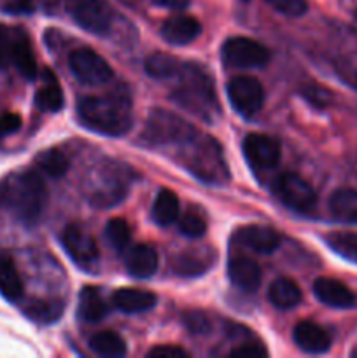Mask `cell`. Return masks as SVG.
Instances as JSON below:
<instances>
[{
	"mask_svg": "<svg viewBox=\"0 0 357 358\" xmlns=\"http://www.w3.org/2000/svg\"><path fill=\"white\" fill-rule=\"evenodd\" d=\"M46 203L48 187L37 171H16L0 182V206L24 226H34L41 219Z\"/></svg>",
	"mask_w": 357,
	"mask_h": 358,
	"instance_id": "cell-1",
	"label": "cell"
},
{
	"mask_svg": "<svg viewBox=\"0 0 357 358\" xmlns=\"http://www.w3.org/2000/svg\"><path fill=\"white\" fill-rule=\"evenodd\" d=\"M77 114L80 124L105 136H122L133 126L132 98L122 90L83 98L77 103Z\"/></svg>",
	"mask_w": 357,
	"mask_h": 358,
	"instance_id": "cell-2",
	"label": "cell"
},
{
	"mask_svg": "<svg viewBox=\"0 0 357 358\" xmlns=\"http://www.w3.org/2000/svg\"><path fill=\"white\" fill-rule=\"evenodd\" d=\"M172 147L177 149L178 163L200 180L206 184H224L230 178V170L219 143L195 126Z\"/></svg>",
	"mask_w": 357,
	"mask_h": 358,
	"instance_id": "cell-3",
	"label": "cell"
},
{
	"mask_svg": "<svg viewBox=\"0 0 357 358\" xmlns=\"http://www.w3.org/2000/svg\"><path fill=\"white\" fill-rule=\"evenodd\" d=\"M178 86L172 93V100L203 121H214L217 108L216 90L212 79L198 65L186 63L177 73Z\"/></svg>",
	"mask_w": 357,
	"mask_h": 358,
	"instance_id": "cell-4",
	"label": "cell"
},
{
	"mask_svg": "<svg viewBox=\"0 0 357 358\" xmlns=\"http://www.w3.org/2000/svg\"><path fill=\"white\" fill-rule=\"evenodd\" d=\"M224 63L234 69H261L268 65L272 52L261 42L248 37H231L220 48Z\"/></svg>",
	"mask_w": 357,
	"mask_h": 358,
	"instance_id": "cell-5",
	"label": "cell"
},
{
	"mask_svg": "<svg viewBox=\"0 0 357 358\" xmlns=\"http://www.w3.org/2000/svg\"><path fill=\"white\" fill-rule=\"evenodd\" d=\"M66 13L83 30L107 35L112 27V9L107 0H65Z\"/></svg>",
	"mask_w": 357,
	"mask_h": 358,
	"instance_id": "cell-6",
	"label": "cell"
},
{
	"mask_svg": "<svg viewBox=\"0 0 357 358\" xmlns=\"http://www.w3.org/2000/svg\"><path fill=\"white\" fill-rule=\"evenodd\" d=\"M192 124L178 117L177 114L163 108H156L150 112L149 119L144 128L142 138L146 140L147 145L161 147V145H174Z\"/></svg>",
	"mask_w": 357,
	"mask_h": 358,
	"instance_id": "cell-7",
	"label": "cell"
},
{
	"mask_svg": "<svg viewBox=\"0 0 357 358\" xmlns=\"http://www.w3.org/2000/svg\"><path fill=\"white\" fill-rule=\"evenodd\" d=\"M227 100L244 117H254L265 103L261 83L252 76H237L227 83Z\"/></svg>",
	"mask_w": 357,
	"mask_h": 358,
	"instance_id": "cell-8",
	"label": "cell"
},
{
	"mask_svg": "<svg viewBox=\"0 0 357 358\" xmlns=\"http://www.w3.org/2000/svg\"><path fill=\"white\" fill-rule=\"evenodd\" d=\"M69 66L77 80L88 86H100L114 77V70L104 56L93 49H77L69 56Z\"/></svg>",
	"mask_w": 357,
	"mask_h": 358,
	"instance_id": "cell-9",
	"label": "cell"
},
{
	"mask_svg": "<svg viewBox=\"0 0 357 358\" xmlns=\"http://www.w3.org/2000/svg\"><path fill=\"white\" fill-rule=\"evenodd\" d=\"M275 192L282 203H286L294 212L308 213L317 205V194L314 187L294 171H286L276 178Z\"/></svg>",
	"mask_w": 357,
	"mask_h": 358,
	"instance_id": "cell-10",
	"label": "cell"
},
{
	"mask_svg": "<svg viewBox=\"0 0 357 358\" xmlns=\"http://www.w3.org/2000/svg\"><path fill=\"white\" fill-rule=\"evenodd\" d=\"M63 245L74 262L83 268H93L98 262L100 252L94 238L79 224H69L63 231Z\"/></svg>",
	"mask_w": 357,
	"mask_h": 358,
	"instance_id": "cell-11",
	"label": "cell"
},
{
	"mask_svg": "<svg viewBox=\"0 0 357 358\" xmlns=\"http://www.w3.org/2000/svg\"><path fill=\"white\" fill-rule=\"evenodd\" d=\"M244 154L252 166L259 170H273L279 166L282 149L280 143L273 136L261 135V133H251L244 140Z\"/></svg>",
	"mask_w": 357,
	"mask_h": 358,
	"instance_id": "cell-12",
	"label": "cell"
},
{
	"mask_svg": "<svg viewBox=\"0 0 357 358\" xmlns=\"http://www.w3.org/2000/svg\"><path fill=\"white\" fill-rule=\"evenodd\" d=\"M234 238H237L238 243L261 255L273 254L282 241L279 231L268 226H245L237 231Z\"/></svg>",
	"mask_w": 357,
	"mask_h": 358,
	"instance_id": "cell-13",
	"label": "cell"
},
{
	"mask_svg": "<svg viewBox=\"0 0 357 358\" xmlns=\"http://www.w3.org/2000/svg\"><path fill=\"white\" fill-rule=\"evenodd\" d=\"M202 34V24L196 17L188 16V14H177L161 24V37L172 45H186L191 44L192 41Z\"/></svg>",
	"mask_w": 357,
	"mask_h": 358,
	"instance_id": "cell-14",
	"label": "cell"
},
{
	"mask_svg": "<svg viewBox=\"0 0 357 358\" xmlns=\"http://www.w3.org/2000/svg\"><path fill=\"white\" fill-rule=\"evenodd\" d=\"M227 276L231 283L244 292H255L261 285V268L247 255H234L230 259Z\"/></svg>",
	"mask_w": 357,
	"mask_h": 358,
	"instance_id": "cell-15",
	"label": "cell"
},
{
	"mask_svg": "<svg viewBox=\"0 0 357 358\" xmlns=\"http://www.w3.org/2000/svg\"><path fill=\"white\" fill-rule=\"evenodd\" d=\"M314 294L322 304L336 310H349L356 304V296L345 283L335 278H317L314 283Z\"/></svg>",
	"mask_w": 357,
	"mask_h": 358,
	"instance_id": "cell-16",
	"label": "cell"
},
{
	"mask_svg": "<svg viewBox=\"0 0 357 358\" xmlns=\"http://www.w3.org/2000/svg\"><path fill=\"white\" fill-rule=\"evenodd\" d=\"M156 294L146 289H135V287H125L118 289L112 294V304L115 310L128 315L146 313L156 306Z\"/></svg>",
	"mask_w": 357,
	"mask_h": 358,
	"instance_id": "cell-17",
	"label": "cell"
},
{
	"mask_svg": "<svg viewBox=\"0 0 357 358\" xmlns=\"http://www.w3.org/2000/svg\"><path fill=\"white\" fill-rule=\"evenodd\" d=\"M293 339L300 350L310 355H322L331 348V338L321 325L314 322H300L293 331Z\"/></svg>",
	"mask_w": 357,
	"mask_h": 358,
	"instance_id": "cell-18",
	"label": "cell"
},
{
	"mask_svg": "<svg viewBox=\"0 0 357 358\" xmlns=\"http://www.w3.org/2000/svg\"><path fill=\"white\" fill-rule=\"evenodd\" d=\"M158 262H160V259H158L156 250L150 245L140 243L128 250L125 259V268L133 278L146 280L158 271Z\"/></svg>",
	"mask_w": 357,
	"mask_h": 358,
	"instance_id": "cell-19",
	"label": "cell"
},
{
	"mask_svg": "<svg viewBox=\"0 0 357 358\" xmlns=\"http://www.w3.org/2000/svg\"><path fill=\"white\" fill-rule=\"evenodd\" d=\"M13 65L16 66L18 72L28 80H34L38 76L37 58H35L34 48L24 31L14 28V44H13Z\"/></svg>",
	"mask_w": 357,
	"mask_h": 358,
	"instance_id": "cell-20",
	"label": "cell"
},
{
	"mask_svg": "<svg viewBox=\"0 0 357 358\" xmlns=\"http://www.w3.org/2000/svg\"><path fill=\"white\" fill-rule=\"evenodd\" d=\"M0 294L10 303H20L24 296V285L13 257L0 250Z\"/></svg>",
	"mask_w": 357,
	"mask_h": 358,
	"instance_id": "cell-21",
	"label": "cell"
},
{
	"mask_svg": "<svg viewBox=\"0 0 357 358\" xmlns=\"http://www.w3.org/2000/svg\"><path fill=\"white\" fill-rule=\"evenodd\" d=\"M35 103L44 112H58L65 105V96L58 79L49 69L42 70V86L35 94Z\"/></svg>",
	"mask_w": 357,
	"mask_h": 358,
	"instance_id": "cell-22",
	"label": "cell"
},
{
	"mask_svg": "<svg viewBox=\"0 0 357 358\" xmlns=\"http://www.w3.org/2000/svg\"><path fill=\"white\" fill-rule=\"evenodd\" d=\"M268 299L276 310H293L300 304L301 290L296 282L289 278H276L268 289Z\"/></svg>",
	"mask_w": 357,
	"mask_h": 358,
	"instance_id": "cell-23",
	"label": "cell"
},
{
	"mask_svg": "<svg viewBox=\"0 0 357 358\" xmlns=\"http://www.w3.org/2000/svg\"><path fill=\"white\" fill-rule=\"evenodd\" d=\"M77 313L88 324H97V322L104 320V317L107 315V304L97 287H84L83 292L79 294Z\"/></svg>",
	"mask_w": 357,
	"mask_h": 358,
	"instance_id": "cell-24",
	"label": "cell"
},
{
	"mask_svg": "<svg viewBox=\"0 0 357 358\" xmlns=\"http://www.w3.org/2000/svg\"><path fill=\"white\" fill-rule=\"evenodd\" d=\"M329 210L332 217L342 222L357 224V189H338L329 198Z\"/></svg>",
	"mask_w": 357,
	"mask_h": 358,
	"instance_id": "cell-25",
	"label": "cell"
},
{
	"mask_svg": "<svg viewBox=\"0 0 357 358\" xmlns=\"http://www.w3.org/2000/svg\"><path fill=\"white\" fill-rule=\"evenodd\" d=\"M181 217V201L170 189H161L153 205V219L158 226H170Z\"/></svg>",
	"mask_w": 357,
	"mask_h": 358,
	"instance_id": "cell-26",
	"label": "cell"
},
{
	"mask_svg": "<svg viewBox=\"0 0 357 358\" xmlns=\"http://www.w3.org/2000/svg\"><path fill=\"white\" fill-rule=\"evenodd\" d=\"M23 313L41 325H51L63 315V303L59 299H31L23 306Z\"/></svg>",
	"mask_w": 357,
	"mask_h": 358,
	"instance_id": "cell-27",
	"label": "cell"
},
{
	"mask_svg": "<svg viewBox=\"0 0 357 358\" xmlns=\"http://www.w3.org/2000/svg\"><path fill=\"white\" fill-rule=\"evenodd\" d=\"M90 348L98 357L105 358H121L126 355L125 339L112 331H104L94 334L90 341Z\"/></svg>",
	"mask_w": 357,
	"mask_h": 358,
	"instance_id": "cell-28",
	"label": "cell"
},
{
	"mask_svg": "<svg viewBox=\"0 0 357 358\" xmlns=\"http://www.w3.org/2000/svg\"><path fill=\"white\" fill-rule=\"evenodd\" d=\"M181 69V62L167 52H154L146 59V72L158 80L177 77Z\"/></svg>",
	"mask_w": 357,
	"mask_h": 358,
	"instance_id": "cell-29",
	"label": "cell"
},
{
	"mask_svg": "<svg viewBox=\"0 0 357 358\" xmlns=\"http://www.w3.org/2000/svg\"><path fill=\"white\" fill-rule=\"evenodd\" d=\"M212 264V259L206 257L203 252H186L174 261L175 273L181 276H200Z\"/></svg>",
	"mask_w": 357,
	"mask_h": 358,
	"instance_id": "cell-30",
	"label": "cell"
},
{
	"mask_svg": "<svg viewBox=\"0 0 357 358\" xmlns=\"http://www.w3.org/2000/svg\"><path fill=\"white\" fill-rule=\"evenodd\" d=\"M38 170L51 178H62L69 170V159L65 154L58 149H48L41 152L35 159Z\"/></svg>",
	"mask_w": 357,
	"mask_h": 358,
	"instance_id": "cell-31",
	"label": "cell"
},
{
	"mask_svg": "<svg viewBox=\"0 0 357 358\" xmlns=\"http://www.w3.org/2000/svg\"><path fill=\"white\" fill-rule=\"evenodd\" d=\"M326 243L340 257L357 264V233H346V231L329 233L326 236Z\"/></svg>",
	"mask_w": 357,
	"mask_h": 358,
	"instance_id": "cell-32",
	"label": "cell"
},
{
	"mask_svg": "<svg viewBox=\"0 0 357 358\" xmlns=\"http://www.w3.org/2000/svg\"><path fill=\"white\" fill-rule=\"evenodd\" d=\"M105 238L112 245V248L125 250L132 241V227L125 219H112L105 226Z\"/></svg>",
	"mask_w": 357,
	"mask_h": 358,
	"instance_id": "cell-33",
	"label": "cell"
},
{
	"mask_svg": "<svg viewBox=\"0 0 357 358\" xmlns=\"http://www.w3.org/2000/svg\"><path fill=\"white\" fill-rule=\"evenodd\" d=\"M178 229L188 238H202L206 231V224L198 213L186 212L184 215L178 217Z\"/></svg>",
	"mask_w": 357,
	"mask_h": 358,
	"instance_id": "cell-34",
	"label": "cell"
},
{
	"mask_svg": "<svg viewBox=\"0 0 357 358\" xmlns=\"http://www.w3.org/2000/svg\"><path fill=\"white\" fill-rule=\"evenodd\" d=\"M266 3L272 6L275 10H279L280 14L289 17H300L307 14L308 10L307 0H266Z\"/></svg>",
	"mask_w": 357,
	"mask_h": 358,
	"instance_id": "cell-35",
	"label": "cell"
},
{
	"mask_svg": "<svg viewBox=\"0 0 357 358\" xmlns=\"http://www.w3.org/2000/svg\"><path fill=\"white\" fill-rule=\"evenodd\" d=\"M182 322L191 334H209L212 329L209 317L202 311H188L182 315Z\"/></svg>",
	"mask_w": 357,
	"mask_h": 358,
	"instance_id": "cell-36",
	"label": "cell"
},
{
	"mask_svg": "<svg viewBox=\"0 0 357 358\" xmlns=\"http://www.w3.org/2000/svg\"><path fill=\"white\" fill-rule=\"evenodd\" d=\"M13 44H14V28H7L0 24V69H7L13 65Z\"/></svg>",
	"mask_w": 357,
	"mask_h": 358,
	"instance_id": "cell-37",
	"label": "cell"
},
{
	"mask_svg": "<svg viewBox=\"0 0 357 358\" xmlns=\"http://www.w3.org/2000/svg\"><path fill=\"white\" fill-rule=\"evenodd\" d=\"M303 96L307 98L312 105H315V107H328V105L332 101L331 91L326 90V87L322 86H315V84L314 86L304 87Z\"/></svg>",
	"mask_w": 357,
	"mask_h": 358,
	"instance_id": "cell-38",
	"label": "cell"
},
{
	"mask_svg": "<svg viewBox=\"0 0 357 358\" xmlns=\"http://www.w3.org/2000/svg\"><path fill=\"white\" fill-rule=\"evenodd\" d=\"M268 355L266 348L258 343H247V345H240L234 350H231V358H261Z\"/></svg>",
	"mask_w": 357,
	"mask_h": 358,
	"instance_id": "cell-39",
	"label": "cell"
},
{
	"mask_svg": "<svg viewBox=\"0 0 357 358\" xmlns=\"http://www.w3.org/2000/svg\"><path fill=\"white\" fill-rule=\"evenodd\" d=\"M149 358H188L189 353L186 350H182L181 346L174 345H164V346H156V348L150 350L147 353Z\"/></svg>",
	"mask_w": 357,
	"mask_h": 358,
	"instance_id": "cell-40",
	"label": "cell"
},
{
	"mask_svg": "<svg viewBox=\"0 0 357 358\" xmlns=\"http://www.w3.org/2000/svg\"><path fill=\"white\" fill-rule=\"evenodd\" d=\"M21 128V117L14 112H7V114L0 115V138L7 135H13Z\"/></svg>",
	"mask_w": 357,
	"mask_h": 358,
	"instance_id": "cell-41",
	"label": "cell"
},
{
	"mask_svg": "<svg viewBox=\"0 0 357 358\" xmlns=\"http://www.w3.org/2000/svg\"><path fill=\"white\" fill-rule=\"evenodd\" d=\"M2 9L10 14H30L34 13V0H4Z\"/></svg>",
	"mask_w": 357,
	"mask_h": 358,
	"instance_id": "cell-42",
	"label": "cell"
},
{
	"mask_svg": "<svg viewBox=\"0 0 357 358\" xmlns=\"http://www.w3.org/2000/svg\"><path fill=\"white\" fill-rule=\"evenodd\" d=\"M153 2L172 10H184L189 6V0H153Z\"/></svg>",
	"mask_w": 357,
	"mask_h": 358,
	"instance_id": "cell-43",
	"label": "cell"
},
{
	"mask_svg": "<svg viewBox=\"0 0 357 358\" xmlns=\"http://www.w3.org/2000/svg\"><path fill=\"white\" fill-rule=\"evenodd\" d=\"M241 2H248V0H241Z\"/></svg>",
	"mask_w": 357,
	"mask_h": 358,
	"instance_id": "cell-44",
	"label": "cell"
}]
</instances>
